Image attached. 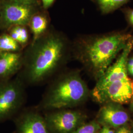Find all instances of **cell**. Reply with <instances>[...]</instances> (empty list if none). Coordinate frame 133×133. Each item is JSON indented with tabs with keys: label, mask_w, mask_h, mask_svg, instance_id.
Here are the masks:
<instances>
[{
	"label": "cell",
	"mask_w": 133,
	"mask_h": 133,
	"mask_svg": "<svg viewBox=\"0 0 133 133\" xmlns=\"http://www.w3.org/2000/svg\"><path fill=\"white\" fill-rule=\"evenodd\" d=\"M68 48L66 38L61 34H44L32 43L26 56H24V70L21 78L30 84L46 80L65 61Z\"/></svg>",
	"instance_id": "1"
},
{
	"label": "cell",
	"mask_w": 133,
	"mask_h": 133,
	"mask_svg": "<svg viewBox=\"0 0 133 133\" xmlns=\"http://www.w3.org/2000/svg\"><path fill=\"white\" fill-rule=\"evenodd\" d=\"M131 38L130 34L114 32L82 38L76 46V57L99 78Z\"/></svg>",
	"instance_id": "2"
},
{
	"label": "cell",
	"mask_w": 133,
	"mask_h": 133,
	"mask_svg": "<svg viewBox=\"0 0 133 133\" xmlns=\"http://www.w3.org/2000/svg\"><path fill=\"white\" fill-rule=\"evenodd\" d=\"M88 89L79 74L72 72L58 77L46 92L40 105L44 110L71 108L84 102Z\"/></svg>",
	"instance_id": "3"
},
{
	"label": "cell",
	"mask_w": 133,
	"mask_h": 133,
	"mask_svg": "<svg viewBox=\"0 0 133 133\" xmlns=\"http://www.w3.org/2000/svg\"><path fill=\"white\" fill-rule=\"evenodd\" d=\"M24 98V81L21 78L0 83V122L18 111Z\"/></svg>",
	"instance_id": "4"
},
{
	"label": "cell",
	"mask_w": 133,
	"mask_h": 133,
	"mask_svg": "<svg viewBox=\"0 0 133 133\" xmlns=\"http://www.w3.org/2000/svg\"><path fill=\"white\" fill-rule=\"evenodd\" d=\"M44 118L51 133H71L83 124L84 120L80 112L66 109L49 112Z\"/></svg>",
	"instance_id": "5"
},
{
	"label": "cell",
	"mask_w": 133,
	"mask_h": 133,
	"mask_svg": "<svg viewBox=\"0 0 133 133\" xmlns=\"http://www.w3.org/2000/svg\"><path fill=\"white\" fill-rule=\"evenodd\" d=\"M36 12L35 5L11 1L4 5L1 19L6 26H26Z\"/></svg>",
	"instance_id": "6"
},
{
	"label": "cell",
	"mask_w": 133,
	"mask_h": 133,
	"mask_svg": "<svg viewBox=\"0 0 133 133\" xmlns=\"http://www.w3.org/2000/svg\"><path fill=\"white\" fill-rule=\"evenodd\" d=\"M92 97L99 102L107 99L120 104L127 103L133 98V80L128 77L115 81Z\"/></svg>",
	"instance_id": "7"
},
{
	"label": "cell",
	"mask_w": 133,
	"mask_h": 133,
	"mask_svg": "<svg viewBox=\"0 0 133 133\" xmlns=\"http://www.w3.org/2000/svg\"><path fill=\"white\" fill-rule=\"evenodd\" d=\"M16 133H51L44 117L34 111L20 115L16 121Z\"/></svg>",
	"instance_id": "8"
},
{
	"label": "cell",
	"mask_w": 133,
	"mask_h": 133,
	"mask_svg": "<svg viewBox=\"0 0 133 133\" xmlns=\"http://www.w3.org/2000/svg\"><path fill=\"white\" fill-rule=\"evenodd\" d=\"M24 55L19 52H0V80L6 81L20 69Z\"/></svg>",
	"instance_id": "9"
},
{
	"label": "cell",
	"mask_w": 133,
	"mask_h": 133,
	"mask_svg": "<svg viewBox=\"0 0 133 133\" xmlns=\"http://www.w3.org/2000/svg\"><path fill=\"white\" fill-rule=\"evenodd\" d=\"M128 119V115L126 111L112 104L103 107L99 115L100 122L115 128L126 123Z\"/></svg>",
	"instance_id": "10"
},
{
	"label": "cell",
	"mask_w": 133,
	"mask_h": 133,
	"mask_svg": "<svg viewBox=\"0 0 133 133\" xmlns=\"http://www.w3.org/2000/svg\"><path fill=\"white\" fill-rule=\"evenodd\" d=\"M48 18L44 14L36 12L30 19L29 25L33 35L32 43L45 33L48 27Z\"/></svg>",
	"instance_id": "11"
},
{
	"label": "cell",
	"mask_w": 133,
	"mask_h": 133,
	"mask_svg": "<svg viewBox=\"0 0 133 133\" xmlns=\"http://www.w3.org/2000/svg\"><path fill=\"white\" fill-rule=\"evenodd\" d=\"M131 0H93L102 14L111 13Z\"/></svg>",
	"instance_id": "12"
},
{
	"label": "cell",
	"mask_w": 133,
	"mask_h": 133,
	"mask_svg": "<svg viewBox=\"0 0 133 133\" xmlns=\"http://www.w3.org/2000/svg\"><path fill=\"white\" fill-rule=\"evenodd\" d=\"M22 46L10 35L0 36V52H19Z\"/></svg>",
	"instance_id": "13"
},
{
	"label": "cell",
	"mask_w": 133,
	"mask_h": 133,
	"mask_svg": "<svg viewBox=\"0 0 133 133\" xmlns=\"http://www.w3.org/2000/svg\"><path fill=\"white\" fill-rule=\"evenodd\" d=\"M10 36L22 46L29 41L28 32L25 26H15L11 29Z\"/></svg>",
	"instance_id": "14"
},
{
	"label": "cell",
	"mask_w": 133,
	"mask_h": 133,
	"mask_svg": "<svg viewBox=\"0 0 133 133\" xmlns=\"http://www.w3.org/2000/svg\"><path fill=\"white\" fill-rule=\"evenodd\" d=\"M99 125L95 121L83 123L71 133H97Z\"/></svg>",
	"instance_id": "15"
},
{
	"label": "cell",
	"mask_w": 133,
	"mask_h": 133,
	"mask_svg": "<svg viewBox=\"0 0 133 133\" xmlns=\"http://www.w3.org/2000/svg\"><path fill=\"white\" fill-rule=\"evenodd\" d=\"M122 11L125 14V18L129 24L133 26V9L125 8L122 9Z\"/></svg>",
	"instance_id": "16"
},
{
	"label": "cell",
	"mask_w": 133,
	"mask_h": 133,
	"mask_svg": "<svg viewBox=\"0 0 133 133\" xmlns=\"http://www.w3.org/2000/svg\"><path fill=\"white\" fill-rule=\"evenodd\" d=\"M127 70L128 74L133 77V56H129L127 63Z\"/></svg>",
	"instance_id": "17"
},
{
	"label": "cell",
	"mask_w": 133,
	"mask_h": 133,
	"mask_svg": "<svg viewBox=\"0 0 133 133\" xmlns=\"http://www.w3.org/2000/svg\"><path fill=\"white\" fill-rule=\"evenodd\" d=\"M14 2H19L21 3H23V4H28V5H33L36 6L38 3V0H11Z\"/></svg>",
	"instance_id": "18"
},
{
	"label": "cell",
	"mask_w": 133,
	"mask_h": 133,
	"mask_svg": "<svg viewBox=\"0 0 133 133\" xmlns=\"http://www.w3.org/2000/svg\"><path fill=\"white\" fill-rule=\"evenodd\" d=\"M43 4V7L44 9H48L50 7L55 1V0H41Z\"/></svg>",
	"instance_id": "19"
},
{
	"label": "cell",
	"mask_w": 133,
	"mask_h": 133,
	"mask_svg": "<svg viewBox=\"0 0 133 133\" xmlns=\"http://www.w3.org/2000/svg\"><path fill=\"white\" fill-rule=\"evenodd\" d=\"M99 133H114V131L109 128L108 126H104Z\"/></svg>",
	"instance_id": "20"
},
{
	"label": "cell",
	"mask_w": 133,
	"mask_h": 133,
	"mask_svg": "<svg viewBox=\"0 0 133 133\" xmlns=\"http://www.w3.org/2000/svg\"><path fill=\"white\" fill-rule=\"evenodd\" d=\"M116 133H130V131L125 127L119 129Z\"/></svg>",
	"instance_id": "21"
},
{
	"label": "cell",
	"mask_w": 133,
	"mask_h": 133,
	"mask_svg": "<svg viewBox=\"0 0 133 133\" xmlns=\"http://www.w3.org/2000/svg\"><path fill=\"white\" fill-rule=\"evenodd\" d=\"M132 108H133V99H132Z\"/></svg>",
	"instance_id": "22"
},
{
	"label": "cell",
	"mask_w": 133,
	"mask_h": 133,
	"mask_svg": "<svg viewBox=\"0 0 133 133\" xmlns=\"http://www.w3.org/2000/svg\"><path fill=\"white\" fill-rule=\"evenodd\" d=\"M132 42H133V41H132Z\"/></svg>",
	"instance_id": "23"
}]
</instances>
